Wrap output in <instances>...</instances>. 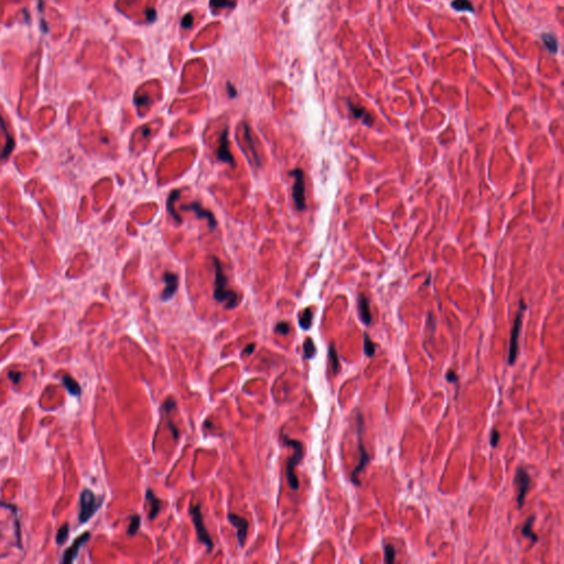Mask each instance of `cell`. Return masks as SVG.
I'll return each instance as SVG.
<instances>
[{
    "mask_svg": "<svg viewBox=\"0 0 564 564\" xmlns=\"http://www.w3.org/2000/svg\"><path fill=\"white\" fill-rule=\"evenodd\" d=\"M213 264L215 269V286H214V297L220 303H226L225 308L231 310L236 308L239 302V296L234 290L228 289L227 278L223 270V266L220 260L213 257Z\"/></svg>",
    "mask_w": 564,
    "mask_h": 564,
    "instance_id": "obj_1",
    "label": "cell"
},
{
    "mask_svg": "<svg viewBox=\"0 0 564 564\" xmlns=\"http://www.w3.org/2000/svg\"><path fill=\"white\" fill-rule=\"evenodd\" d=\"M282 440L284 444L293 449V454L290 456V458L287 462L286 472H287V480L290 487L292 488L293 491H296V489L299 488V480H297V477L295 475V466L302 461L303 456H305L303 444L302 442L297 441V440L290 439L288 436L287 437L283 436Z\"/></svg>",
    "mask_w": 564,
    "mask_h": 564,
    "instance_id": "obj_2",
    "label": "cell"
},
{
    "mask_svg": "<svg viewBox=\"0 0 564 564\" xmlns=\"http://www.w3.org/2000/svg\"><path fill=\"white\" fill-rule=\"evenodd\" d=\"M103 504V498H98L91 489H84L79 497V522L88 523L95 515Z\"/></svg>",
    "mask_w": 564,
    "mask_h": 564,
    "instance_id": "obj_3",
    "label": "cell"
},
{
    "mask_svg": "<svg viewBox=\"0 0 564 564\" xmlns=\"http://www.w3.org/2000/svg\"><path fill=\"white\" fill-rule=\"evenodd\" d=\"M363 416L361 413H358L357 416V436H358V450H359V463L355 467L352 473V481L355 485H361V481H359V474L368 465L370 462V456L368 454L367 450L365 449L364 442H363Z\"/></svg>",
    "mask_w": 564,
    "mask_h": 564,
    "instance_id": "obj_4",
    "label": "cell"
},
{
    "mask_svg": "<svg viewBox=\"0 0 564 564\" xmlns=\"http://www.w3.org/2000/svg\"><path fill=\"white\" fill-rule=\"evenodd\" d=\"M189 512L195 526L197 539L200 540V542H202L204 545H205L208 551H212L214 548V542L212 540V538H210L208 535V532L205 528V525H204L203 515L201 511V505L198 504V505L191 506Z\"/></svg>",
    "mask_w": 564,
    "mask_h": 564,
    "instance_id": "obj_5",
    "label": "cell"
},
{
    "mask_svg": "<svg viewBox=\"0 0 564 564\" xmlns=\"http://www.w3.org/2000/svg\"><path fill=\"white\" fill-rule=\"evenodd\" d=\"M291 176H293L295 181L293 185V201L295 204V207L297 210H305L307 207L306 204V179H305V172L301 169H295L290 172Z\"/></svg>",
    "mask_w": 564,
    "mask_h": 564,
    "instance_id": "obj_6",
    "label": "cell"
},
{
    "mask_svg": "<svg viewBox=\"0 0 564 564\" xmlns=\"http://www.w3.org/2000/svg\"><path fill=\"white\" fill-rule=\"evenodd\" d=\"M526 310V306L525 303L522 301L520 303V309H519V312L516 317L515 320V323H513L512 326V330H511V337H510V345H509V356H508V363L509 365H513L516 362V358L518 355V339H519V335H520V328H522V321H523V315H524V311Z\"/></svg>",
    "mask_w": 564,
    "mask_h": 564,
    "instance_id": "obj_7",
    "label": "cell"
},
{
    "mask_svg": "<svg viewBox=\"0 0 564 564\" xmlns=\"http://www.w3.org/2000/svg\"><path fill=\"white\" fill-rule=\"evenodd\" d=\"M516 482L518 485V497H517L518 507L523 508L530 484V476L528 472L522 467H518L516 472Z\"/></svg>",
    "mask_w": 564,
    "mask_h": 564,
    "instance_id": "obj_8",
    "label": "cell"
},
{
    "mask_svg": "<svg viewBox=\"0 0 564 564\" xmlns=\"http://www.w3.org/2000/svg\"><path fill=\"white\" fill-rule=\"evenodd\" d=\"M90 537H91L90 532H84L83 535H80L79 537H77L76 540L74 541L71 547L64 552L63 559H62V563L69 564V563H72L74 560H75L77 555H78L79 550L82 549L83 545L90 540Z\"/></svg>",
    "mask_w": 564,
    "mask_h": 564,
    "instance_id": "obj_9",
    "label": "cell"
},
{
    "mask_svg": "<svg viewBox=\"0 0 564 564\" xmlns=\"http://www.w3.org/2000/svg\"><path fill=\"white\" fill-rule=\"evenodd\" d=\"M228 520L229 523L237 528V538H238L239 545L240 547H244L247 538L248 528H249V524H248V522L245 518L236 515V513H229Z\"/></svg>",
    "mask_w": 564,
    "mask_h": 564,
    "instance_id": "obj_10",
    "label": "cell"
},
{
    "mask_svg": "<svg viewBox=\"0 0 564 564\" xmlns=\"http://www.w3.org/2000/svg\"><path fill=\"white\" fill-rule=\"evenodd\" d=\"M182 210H192V212H194L195 215L197 216V219H205L208 222V225L210 228H215L218 226V222H216L214 215L209 212L208 209H205L204 207H202V205L200 203L197 202H193L189 204V205H183L181 207Z\"/></svg>",
    "mask_w": 564,
    "mask_h": 564,
    "instance_id": "obj_11",
    "label": "cell"
},
{
    "mask_svg": "<svg viewBox=\"0 0 564 564\" xmlns=\"http://www.w3.org/2000/svg\"><path fill=\"white\" fill-rule=\"evenodd\" d=\"M163 281L165 283V288L162 291V294H161V299L163 301H169L177 292L179 287V278L173 272H165L163 275Z\"/></svg>",
    "mask_w": 564,
    "mask_h": 564,
    "instance_id": "obj_12",
    "label": "cell"
},
{
    "mask_svg": "<svg viewBox=\"0 0 564 564\" xmlns=\"http://www.w3.org/2000/svg\"><path fill=\"white\" fill-rule=\"evenodd\" d=\"M218 158L221 161H224L229 164H234V158L229 150V142H228V130L227 128L224 129V132L222 133L221 139H220V146L218 149Z\"/></svg>",
    "mask_w": 564,
    "mask_h": 564,
    "instance_id": "obj_13",
    "label": "cell"
},
{
    "mask_svg": "<svg viewBox=\"0 0 564 564\" xmlns=\"http://www.w3.org/2000/svg\"><path fill=\"white\" fill-rule=\"evenodd\" d=\"M146 500L147 503L150 504L151 506V509L150 512H149V519L153 520L158 516V513L160 512L161 508H162V501H161L154 493L152 492L151 488H148L147 492H146Z\"/></svg>",
    "mask_w": 564,
    "mask_h": 564,
    "instance_id": "obj_14",
    "label": "cell"
},
{
    "mask_svg": "<svg viewBox=\"0 0 564 564\" xmlns=\"http://www.w3.org/2000/svg\"><path fill=\"white\" fill-rule=\"evenodd\" d=\"M358 312L361 320L365 325H369L371 323V313L369 308V301L365 295H359L358 297Z\"/></svg>",
    "mask_w": 564,
    "mask_h": 564,
    "instance_id": "obj_15",
    "label": "cell"
},
{
    "mask_svg": "<svg viewBox=\"0 0 564 564\" xmlns=\"http://www.w3.org/2000/svg\"><path fill=\"white\" fill-rule=\"evenodd\" d=\"M349 107H350L351 113L353 114V116L355 117V118L361 119L366 126H369V127L373 126L374 119H373V117L370 116V114L367 113L366 109L361 107V106H356V105L352 104V103H349Z\"/></svg>",
    "mask_w": 564,
    "mask_h": 564,
    "instance_id": "obj_16",
    "label": "cell"
},
{
    "mask_svg": "<svg viewBox=\"0 0 564 564\" xmlns=\"http://www.w3.org/2000/svg\"><path fill=\"white\" fill-rule=\"evenodd\" d=\"M62 383H63V386L66 388L67 392L74 397H77L80 395V393H82L78 382L70 375H65L63 378H62Z\"/></svg>",
    "mask_w": 564,
    "mask_h": 564,
    "instance_id": "obj_17",
    "label": "cell"
},
{
    "mask_svg": "<svg viewBox=\"0 0 564 564\" xmlns=\"http://www.w3.org/2000/svg\"><path fill=\"white\" fill-rule=\"evenodd\" d=\"M0 128H2V130H3L4 134H5V136H6V145H5L4 151H3V156H2V158H6V157H8V154L12 151V149H14V147H15V140H14V138L11 137L10 134L8 133L7 128H6L5 121H4V119L2 118V116H0Z\"/></svg>",
    "mask_w": 564,
    "mask_h": 564,
    "instance_id": "obj_18",
    "label": "cell"
},
{
    "mask_svg": "<svg viewBox=\"0 0 564 564\" xmlns=\"http://www.w3.org/2000/svg\"><path fill=\"white\" fill-rule=\"evenodd\" d=\"M180 194H181V191H180V190L172 191L171 193H170V195H169L168 203H166V206H168V210H169L170 214L172 215V218L175 219V221H176L177 223H182V219L180 218V215L176 212V209H175V203H176V201L179 198Z\"/></svg>",
    "mask_w": 564,
    "mask_h": 564,
    "instance_id": "obj_19",
    "label": "cell"
},
{
    "mask_svg": "<svg viewBox=\"0 0 564 564\" xmlns=\"http://www.w3.org/2000/svg\"><path fill=\"white\" fill-rule=\"evenodd\" d=\"M542 42L544 47L548 49V51L552 54H555L557 52V49H559V45H557V39L553 34L551 33H543L542 34Z\"/></svg>",
    "mask_w": 564,
    "mask_h": 564,
    "instance_id": "obj_20",
    "label": "cell"
},
{
    "mask_svg": "<svg viewBox=\"0 0 564 564\" xmlns=\"http://www.w3.org/2000/svg\"><path fill=\"white\" fill-rule=\"evenodd\" d=\"M244 135H245V139L247 140L248 145H249V149H250V151H251V154H252L253 159H255L256 164H257V165H260V160H259V156H258V153H257L256 148H255V144H253L252 135H251L250 129H249V127H248L247 123H244Z\"/></svg>",
    "mask_w": 564,
    "mask_h": 564,
    "instance_id": "obj_21",
    "label": "cell"
},
{
    "mask_svg": "<svg viewBox=\"0 0 564 564\" xmlns=\"http://www.w3.org/2000/svg\"><path fill=\"white\" fill-rule=\"evenodd\" d=\"M328 358H330L331 361V366L334 375H337L340 369V365H339V359H338L335 345L333 343L330 345V347H328Z\"/></svg>",
    "mask_w": 564,
    "mask_h": 564,
    "instance_id": "obj_22",
    "label": "cell"
},
{
    "mask_svg": "<svg viewBox=\"0 0 564 564\" xmlns=\"http://www.w3.org/2000/svg\"><path fill=\"white\" fill-rule=\"evenodd\" d=\"M535 519H536V517L532 516L528 520H527V523L523 527L522 532H523V535L525 537L530 538L532 541L537 542L538 541V536L536 534H534V531H532V525H534V523H535Z\"/></svg>",
    "mask_w": 564,
    "mask_h": 564,
    "instance_id": "obj_23",
    "label": "cell"
},
{
    "mask_svg": "<svg viewBox=\"0 0 564 564\" xmlns=\"http://www.w3.org/2000/svg\"><path fill=\"white\" fill-rule=\"evenodd\" d=\"M452 8H454L457 11H468L474 12V6L469 2V0H453L451 4Z\"/></svg>",
    "mask_w": 564,
    "mask_h": 564,
    "instance_id": "obj_24",
    "label": "cell"
},
{
    "mask_svg": "<svg viewBox=\"0 0 564 564\" xmlns=\"http://www.w3.org/2000/svg\"><path fill=\"white\" fill-rule=\"evenodd\" d=\"M312 320H313V312L311 311V309H306L305 311H303L301 318H300V326L303 328V330H309L310 327L312 325Z\"/></svg>",
    "mask_w": 564,
    "mask_h": 564,
    "instance_id": "obj_25",
    "label": "cell"
},
{
    "mask_svg": "<svg viewBox=\"0 0 564 564\" xmlns=\"http://www.w3.org/2000/svg\"><path fill=\"white\" fill-rule=\"evenodd\" d=\"M140 524H141V517L139 515H133L130 517V524L127 531L130 537H134L136 534H137L140 528Z\"/></svg>",
    "mask_w": 564,
    "mask_h": 564,
    "instance_id": "obj_26",
    "label": "cell"
},
{
    "mask_svg": "<svg viewBox=\"0 0 564 564\" xmlns=\"http://www.w3.org/2000/svg\"><path fill=\"white\" fill-rule=\"evenodd\" d=\"M303 349H305V356L307 359H311L317 354V347H315L312 338L308 337L306 339L305 344H303Z\"/></svg>",
    "mask_w": 564,
    "mask_h": 564,
    "instance_id": "obj_27",
    "label": "cell"
},
{
    "mask_svg": "<svg viewBox=\"0 0 564 564\" xmlns=\"http://www.w3.org/2000/svg\"><path fill=\"white\" fill-rule=\"evenodd\" d=\"M375 351H376V347L373 343V340H371L367 334L365 333L364 334V352H365V354H366L368 357H373L375 355Z\"/></svg>",
    "mask_w": 564,
    "mask_h": 564,
    "instance_id": "obj_28",
    "label": "cell"
},
{
    "mask_svg": "<svg viewBox=\"0 0 564 564\" xmlns=\"http://www.w3.org/2000/svg\"><path fill=\"white\" fill-rule=\"evenodd\" d=\"M69 538V525L65 524L59 529L57 535V543L62 544L66 541V539Z\"/></svg>",
    "mask_w": 564,
    "mask_h": 564,
    "instance_id": "obj_29",
    "label": "cell"
},
{
    "mask_svg": "<svg viewBox=\"0 0 564 564\" xmlns=\"http://www.w3.org/2000/svg\"><path fill=\"white\" fill-rule=\"evenodd\" d=\"M396 557V551L392 544H387L385 547V561L387 563H394Z\"/></svg>",
    "mask_w": 564,
    "mask_h": 564,
    "instance_id": "obj_30",
    "label": "cell"
},
{
    "mask_svg": "<svg viewBox=\"0 0 564 564\" xmlns=\"http://www.w3.org/2000/svg\"><path fill=\"white\" fill-rule=\"evenodd\" d=\"M234 3L232 0H210V6H213L215 8H227L233 7Z\"/></svg>",
    "mask_w": 564,
    "mask_h": 564,
    "instance_id": "obj_31",
    "label": "cell"
},
{
    "mask_svg": "<svg viewBox=\"0 0 564 564\" xmlns=\"http://www.w3.org/2000/svg\"><path fill=\"white\" fill-rule=\"evenodd\" d=\"M175 408H176V401H175V399L172 398V397H170V398L166 399L162 405V409L166 414H169Z\"/></svg>",
    "mask_w": 564,
    "mask_h": 564,
    "instance_id": "obj_32",
    "label": "cell"
},
{
    "mask_svg": "<svg viewBox=\"0 0 564 564\" xmlns=\"http://www.w3.org/2000/svg\"><path fill=\"white\" fill-rule=\"evenodd\" d=\"M290 331V325L287 322H280V323H278L276 326V332L279 334H282V335H287Z\"/></svg>",
    "mask_w": 564,
    "mask_h": 564,
    "instance_id": "obj_33",
    "label": "cell"
},
{
    "mask_svg": "<svg viewBox=\"0 0 564 564\" xmlns=\"http://www.w3.org/2000/svg\"><path fill=\"white\" fill-rule=\"evenodd\" d=\"M181 24H182V27H183L184 29H189V28H191V27H192V24H193V17H192V15H190V14L185 15V16L182 18Z\"/></svg>",
    "mask_w": 564,
    "mask_h": 564,
    "instance_id": "obj_34",
    "label": "cell"
},
{
    "mask_svg": "<svg viewBox=\"0 0 564 564\" xmlns=\"http://www.w3.org/2000/svg\"><path fill=\"white\" fill-rule=\"evenodd\" d=\"M8 376H9V379H10L12 382H14V383H18V382L20 381V379H21L22 373H19V371H14V370H12V371H10Z\"/></svg>",
    "mask_w": 564,
    "mask_h": 564,
    "instance_id": "obj_35",
    "label": "cell"
},
{
    "mask_svg": "<svg viewBox=\"0 0 564 564\" xmlns=\"http://www.w3.org/2000/svg\"><path fill=\"white\" fill-rule=\"evenodd\" d=\"M499 439H500V435L497 430H493L492 432V436H491V445L492 446H497L498 442H499Z\"/></svg>",
    "mask_w": 564,
    "mask_h": 564,
    "instance_id": "obj_36",
    "label": "cell"
},
{
    "mask_svg": "<svg viewBox=\"0 0 564 564\" xmlns=\"http://www.w3.org/2000/svg\"><path fill=\"white\" fill-rule=\"evenodd\" d=\"M446 379L450 382H457L458 381V376L456 375V373H454L453 370H449L448 374H446Z\"/></svg>",
    "mask_w": 564,
    "mask_h": 564,
    "instance_id": "obj_37",
    "label": "cell"
},
{
    "mask_svg": "<svg viewBox=\"0 0 564 564\" xmlns=\"http://www.w3.org/2000/svg\"><path fill=\"white\" fill-rule=\"evenodd\" d=\"M168 425H169V429H170L171 433L173 435V438H175V440H178L179 439V429H178V427L175 424H173L170 420L168 421Z\"/></svg>",
    "mask_w": 564,
    "mask_h": 564,
    "instance_id": "obj_38",
    "label": "cell"
},
{
    "mask_svg": "<svg viewBox=\"0 0 564 564\" xmlns=\"http://www.w3.org/2000/svg\"><path fill=\"white\" fill-rule=\"evenodd\" d=\"M146 16H147V19L149 21H154L156 20V10L152 9V8H149L146 10Z\"/></svg>",
    "mask_w": 564,
    "mask_h": 564,
    "instance_id": "obj_39",
    "label": "cell"
},
{
    "mask_svg": "<svg viewBox=\"0 0 564 564\" xmlns=\"http://www.w3.org/2000/svg\"><path fill=\"white\" fill-rule=\"evenodd\" d=\"M255 347H256V345H255V344H249V345H248V346L246 347V349L244 350L243 354H244V355H246V356H248V355L252 354V353H253V351H255Z\"/></svg>",
    "mask_w": 564,
    "mask_h": 564,
    "instance_id": "obj_40",
    "label": "cell"
},
{
    "mask_svg": "<svg viewBox=\"0 0 564 564\" xmlns=\"http://www.w3.org/2000/svg\"><path fill=\"white\" fill-rule=\"evenodd\" d=\"M136 103H137L138 105H145L147 103V97L146 96L137 97V98H136Z\"/></svg>",
    "mask_w": 564,
    "mask_h": 564,
    "instance_id": "obj_41",
    "label": "cell"
},
{
    "mask_svg": "<svg viewBox=\"0 0 564 564\" xmlns=\"http://www.w3.org/2000/svg\"><path fill=\"white\" fill-rule=\"evenodd\" d=\"M228 91L231 92V93H229V95H231V97H234L235 95H236V93H235V89L232 88V86L229 85V84H228Z\"/></svg>",
    "mask_w": 564,
    "mask_h": 564,
    "instance_id": "obj_42",
    "label": "cell"
}]
</instances>
